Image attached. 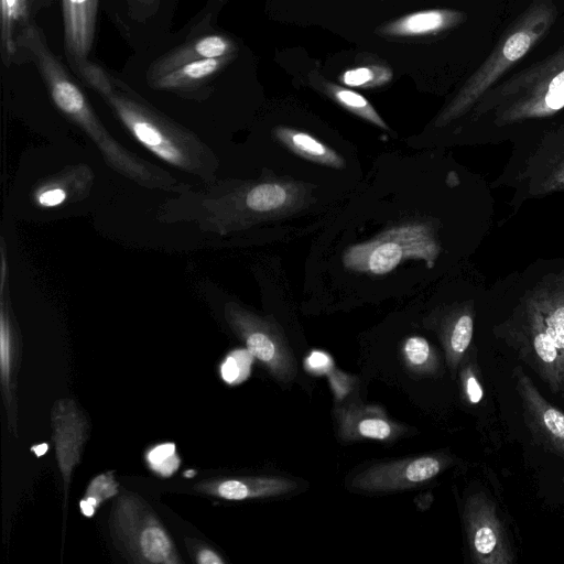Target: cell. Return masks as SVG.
Listing matches in <instances>:
<instances>
[{
  "mask_svg": "<svg viewBox=\"0 0 564 564\" xmlns=\"http://www.w3.org/2000/svg\"><path fill=\"white\" fill-rule=\"evenodd\" d=\"M116 550L131 563L180 564L176 546L152 507L135 492L123 490L108 518Z\"/></svg>",
  "mask_w": 564,
  "mask_h": 564,
  "instance_id": "cell-1",
  "label": "cell"
},
{
  "mask_svg": "<svg viewBox=\"0 0 564 564\" xmlns=\"http://www.w3.org/2000/svg\"><path fill=\"white\" fill-rule=\"evenodd\" d=\"M505 340L551 393L564 395V303L533 310Z\"/></svg>",
  "mask_w": 564,
  "mask_h": 564,
  "instance_id": "cell-2",
  "label": "cell"
},
{
  "mask_svg": "<svg viewBox=\"0 0 564 564\" xmlns=\"http://www.w3.org/2000/svg\"><path fill=\"white\" fill-rule=\"evenodd\" d=\"M437 254V245L427 227L404 225L391 228L372 240L349 247L344 265L354 271L386 274L403 260L421 259L431 267Z\"/></svg>",
  "mask_w": 564,
  "mask_h": 564,
  "instance_id": "cell-3",
  "label": "cell"
},
{
  "mask_svg": "<svg viewBox=\"0 0 564 564\" xmlns=\"http://www.w3.org/2000/svg\"><path fill=\"white\" fill-rule=\"evenodd\" d=\"M464 525L471 558L478 564H510L514 561L510 541L495 502L484 492L465 501Z\"/></svg>",
  "mask_w": 564,
  "mask_h": 564,
  "instance_id": "cell-4",
  "label": "cell"
},
{
  "mask_svg": "<svg viewBox=\"0 0 564 564\" xmlns=\"http://www.w3.org/2000/svg\"><path fill=\"white\" fill-rule=\"evenodd\" d=\"M226 316L250 355L274 378L284 382L294 378L296 365L293 355L274 326L239 307L227 308Z\"/></svg>",
  "mask_w": 564,
  "mask_h": 564,
  "instance_id": "cell-5",
  "label": "cell"
},
{
  "mask_svg": "<svg viewBox=\"0 0 564 564\" xmlns=\"http://www.w3.org/2000/svg\"><path fill=\"white\" fill-rule=\"evenodd\" d=\"M449 464L443 455H423L376 464L352 477L349 487L367 494L391 492L421 486Z\"/></svg>",
  "mask_w": 564,
  "mask_h": 564,
  "instance_id": "cell-6",
  "label": "cell"
},
{
  "mask_svg": "<svg viewBox=\"0 0 564 564\" xmlns=\"http://www.w3.org/2000/svg\"><path fill=\"white\" fill-rule=\"evenodd\" d=\"M531 18L524 25L517 29L500 47L498 54L491 58L475 74L457 98L441 115L437 124L447 122L453 116L457 115L474 98H476L485 88L489 86L508 66L520 59L538 40L540 34L546 28V19Z\"/></svg>",
  "mask_w": 564,
  "mask_h": 564,
  "instance_id": "cell-7",
  "label": "cell"
},
{
  "mask_svg": "<svg viewBox=\"0 0 564 564\" xmlns=\"http://www.w3.org/2000/svg\"><path fill=\"white\" fill-rule=\"evenodd\" d=\"M51 425L66 510L73 473L80 462L84 445L89 436V422L73 399L61 398L52 406Z\"/></svg>",
  "mask_w": 564,
  "mask_h": 564,
  "instance_id": "cell-8",
  "label": "cell"
},
{
  "mask_svg": "<svg viewBox=\"0 0 564 564\" xmlns=\"http://www.w3.org/2000/svg\"><path fill=\"white\" fill-rule=\"evenodd\" d=\"M512 378L531 437L544 451L564 460V413L541 394L522 367L513 368Z\"/></svg>",
  "mask_w": 564,
  "mask_h": 564,
  "instance_id": "cell-9",
  "label": "cell"
},
{
  "mask_svg": "<svg viewBox=\"0 0 564 564\" xmlns=\"http://www.w3.org/2000/svg\"><path fill=\"white\" fill-rule=\"evenodd\" d=\"M62 12L65 53L76 72L89 61L96 32L98 0H62Z\"/></svg>",
  "mask_w": 564,
  "mask_h": 564,
  "instance_id": "cell-10",
  "label": "cell"
},
{
  "mask_svg": "<svg viewBox=\"0 0 564 564\" xmlns=\"http://www.w3.org/2000/svg\"><path fill=\"white\" fill-rule=\"evenodd\" d=\"M21 361V344L15 334L11 318L1 302L0 311V382L1 394L7 413L8 430L19 436L17 386Z\"/></svg>",
  "mask_w": 564,
  "mask_h": 564,
  "instance_id": "cell-11",
  "label": "cell"
},
{
  "mask_svg": "<svg viewBox=\"0 0 564 564\" xmlns=\"http://www.w3.org/2000/svg\"><path fill=\"white\" fill-rule=\"evenodd\" d=\"M296 486L293 480L282 477H238L203 480L194 489L225 500L241 501L286 495Z\"/></svg>",
  "mask_w": 564,
  "mask_h": 564,
  "instance_id": "cell-12",
  "label": "cell"
},
{
  "mask_svg": "<svg viewBox=\"0 0 564 564\" xmlns=\"http://www.w3.org/2000/svg\"><path fill=\"white\" fill-rule=\"evenodd\" d=\"M236 45L226 35L212 33L197 36L155 59L147 73L148 82L184 64L235 54Z\"/></svg>",
  "mask_w": 564,
  "mask_h": 564,
  "instance_id": "cell-13",
  "label": "cell"
},
{
  "mask_svg": "<svg viewBox=\"0 0 564 564\" xmlns=\"http://www.w3.org/2000/svg\"><path fill=\"white\" fill-rule=\"evenodd\" d=\"M460 13L445 9H427L405 14L380 28L392 37H414L441 32L458 22Z\"/></svg>",
  "mask_w": 564,
  "mask_h": 564,
  "instance_id": "cell-14",
  "label": "cell"
},
{
  "mask_svg": "<svg viewBox=\"0 0 564 564\" xmlns=\"http://www.w3.org/2000/svg\"><path fill=\"white\" fill-rule=\"evenodd\" d=\"M234 54L207 58L184 64L166 74L149 80L155 89L184 90L203 85L219 73L232 58Z\"/></svg>",
  "mask_w": 564,
  "mask_h": 564,
  "instance_id": "cell-15",
  "label": "cell"
},
{
  "mask_svg": "<svg viewBox=\"0 0 564 564\" xmlns=\"http://www.w3.org/2000/svg\"><path fill=\"white\" fill-rule=\"evenodd\" d=\"M31 0H0L1 11V57L6 66L21 62L17 37L29 23Z\"/></svg>",
  "mask_w": 564,
  "mask_h": 564,
  "instance_id": "cell-16",
  "label": "cell"
},
{
  "mask_svg": "<svg viewBox=\"0 0 564 564\" xmlns=\"http://www.w3.org/2000/svg\"><path fill=\"white\" fill-rule=\"evenodd\" d=\"M275 134L290 150L307 160L336 169L344 166L339 154L306 132L278 127Z\"/></svg>",
  "mask_w": 564,
  "mask_h": 564,
  "instance_id": "cell-17",
  "label": "cell"
},
{
  "mask_svg": "<svg viewBox=\"0 0 564 564\" xmlns=\"http://www.w3.org/2000/svg\"><path fill=\"white\" fill-rule=\"evenodd\" d=\"M323 89L334 100H336L340 106L350 112L361 117L365 120H368L381 129H389L373 106L362 95L349 88H345L328 82L323 84Z\"/></svg>",
  "mask_w": 564,
  "mask_h": 564,
  "instance_id": "cell-18",
  "label": "cell"
},
{
  "mask_svg": "<svg viewBox=\"0 0 564 564\" xmlns=\"http://www.w3.org/2000/svg\"><path fill=\"white\" fill-rule=\"evenodd\" d=\"M119 494V482L112 470L94 477L86 487L84 497L79 501L80 511L91 517L95 511L108 499Z\"/></svg>",
  "mask_w": 564,
  "mask_h": 564,
  "instance_id": "cell-19",
  "label": "cell"
},
{
  "mask_svg": "<svg viewBox=\"0 0 564 564\" xmlns=\"http://www.w3.org/2000/svg\"><path fill=\"white\" fill-rule=\"evenodd\" d=\"M474 321L469 314L460 315L449 329L445 340L446 361L451 370L457 369L473 338Z\"/></svg>",
  "mask_w": 564,
  "mask_h": 564,
  "instance_id": "cell-20",
  "label": "cell"
},
{
  "mask_svg": "<svg viewBox=\"0 0 564 564\" xmlns=\"http://www.w3.org/2000/svg\"><path fill=\"white\" fill-rule=\"evenodd\" d=\"M392 77L391 68L375 64L347 69L339 79L348 87L375 88L388 84Z\"/></svg>",
  "mask_w": 564,
  "mask_h": 564,
  "instance_id": "cell-21",
  "label": "cell"
},
{
  "mask_svg": "<svg viewBox=\"0 0 564 564\" xmlns=\"http://www.w3.org/2000/svg\"><path fill=\"white\" fill-rule=\"evenodd\" d=\"M289 199L286 189L276 183H263L252 187L247 196V206L256 212L281 208Z\"/></svg>",
  "mask_w": 564,
  "mask_h": 564,
  "instance_id": "cell-22",
  "label": "cell"
},
{
  "mask_svg": "<svg viewBox=\"0 0 564 564\" xmlns=\"http://www.w3.org/2000/svg\"><path fill=\"white\" fill-rule=\"evenodd\" d=\"M149 467L162 477H170L180 465L176 447L173 443H163L148 451Z\"/></svg>",
  "mask_w": 564,
  "mask_h": 564,
  "instance_id": "cell-23",
  "label": "cell"
},
{
  "mask_svg": "<svg viewBox=\"0 0 564 564\" xmlns=\"http://www.w3.org/2000/svg\"><path fill=\"white\" fill-rule=\"evenodd\" d=\"M351 433L362 438L386 441L395 433V426L380 416H365L351 423Z\"/></svg>",
  "mask_w": 564,
  "mask_h": 564,
  "instance_id": "cell-24",
  "label": "cell"
},
{
  "mask_svg": "<svg viewBox=\"0 0 564 564\" xmlns=\"http://www.w3.org/2000/svg\"><path fill=\"white\" fill-rule=\"evenodd\" d=\"M403 357L413 369H427L434 366L430 343L420 336L409 337L404 341Z\"/></svg>",
  "mask_w": 564,
  "mask_h": 564,
  "instance_id": "cell-25",
  "label": "cell"
},
{
  "mask_svg": "<svg viewBox=\"0 0 564 564\" xmlns=\"http://www.w3.org/2000/svg\"><path fill=\"white\" fill-rule=\"evenodd\" d=\"M186 545L192 558L198 564H224L226 561L205 543L187 539Z\"/></svg>",
  "mask_w": 564,
  "mask_h": 564,
  "instance_id": "cell-26",
  "label": "cell"
},
{
  "mask_svg": "<svg viewBox=\"0 0 564 564\" xmlns=\"http://www.w3.org/2000/svg\"><path fill=\"white\" fill-rule=\"evenodd\" d=\"M544 105L550 110H558L564 107V69L550 80L544 95Z\"/></svg>",
  "mask_w": 564,
  "mask_h": 564,
  "instance_id": "cell-27",
  "label": "cell"
},
{
  "mask_svg": "<svg viewBox=\"0 0 564 564\" xmlns=\"http://www.w3.org/2000/svg\"><path fill=\"white\" fill-rule=\"evenodd\" d=\"M129 13L132 19L145 21L154 15L160 7L161 0H126Z\"/></svg>",
  "mask_w": 564,
  "mask_h": 564,
  "instance_id": "cell-28",
  "label": "cell"
},
{
  "mask_svg": "<svg viewBox=\"0 0 564 564\" xmlns=\"http://www.w3.org/2000/svg\"><path fill=\"white\" fill-rule=\"evenodd\" d=\"M239 351L228 355L221 365V377L228 383H234L240 378Z\"/></svg>",
  "mask_w": 564,
  "mask_h": 564,
  "instance_id": "cell-29",
  "label": "cell"
},
{
  "mask_svg": "<svg viewBox=\"0 0 564 564\" xmlns=\"http://www.w3.org/2000/svg\"><path fill=\"white\" fill-rule=\"evenodd\" d=\"M464 388L466 397L470 403L476 404L481 401L484 397L482 387L477 377L470 371H466L464 375Z\"/></svg>",
  "mask_w": 564,
  "mask_h": 564,
  "instance_id": "cell-30",
  "label": "cell"
},
{
  "mask_svg": "<svg viewBox=\"0 0 564 564\" xmlns=\"http://www.w3.org/2000/svg\"><path fill=\"white\" fill-rule=\"evenodd\" d=\"M65 198H66L65 192L62 188L56 187V188H51V189L43 192L39 196V202L43 206L51 207V206L59 205L61 203H63L65 200Z\"/></svg>",
  "mask_w": 564,
  "mask_h": 564,
  "instance_id": "cell-31",
  "label": "cell"
},
{
  "mask_svg": "<svg viewBox=\"0 0 564 564\" xmlns=\"http://www.w3.org/2000/svg\"><path fill=\"white\" fill-rule=\"evenodd\" d=\"M1 292L3 290V283H4V273H6V259L2 254V259H1Z\"/></svg>",
  "mask_w": 564,
  "mask_h": 564,
  "instance_id": "cell-32",
  "label": "cell"
},
{
  "mask_svg": "<svg viewBox=\"0 0 564 564\" xmlns=\"http://www.w3.org/2000/svg\"><path fill=\"white\" fill-rule=\"evenodd\" d=\"M219 3H224L226 2L227 0H217Z\"/></svg>",
  "mask_w": 564,
  "mask_h": 564,
  "instance_id": "cell-33",
  "label": "cell"
},
{
  "mask_svg": "<svg viewBox=\"0 0 564 564\" xmlns=\"http://www.w3.org/2000/svg\"><path fill=\"white\" fill-rule=\"evenodd\" d=\"M562 481H563V484H564V477H563V480H562Z\"/></svg>",
  "mask_w": 564,
  "mask_h": 564,
  "instance_id": "cell-34",
  "label": "cell"
}]
</instances>
